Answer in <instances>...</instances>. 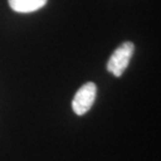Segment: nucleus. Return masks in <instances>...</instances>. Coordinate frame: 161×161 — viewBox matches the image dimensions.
<instances>
[{
	"instance_id": "7ed1b4c3",
	"label": "nucleus",
	"mask_w": 161,
	"mask_h": 161,
	"mask_svg": "<svg viewBox=\"0 0 161 161\" xmlns=\"http://www.w3.org/2000/svg\"><path fill=\"white\" fill-rule=\"evenodd\" d=\"M48 0H8L13 11L17 13H32L42 8Z\"/></svg>"
},
{
	"instance_id": "f257e3e1",
	"label": "nucleus",
	"mask_w": 161,
	"mask_h": 161,
	"mask_svg": "<svg viewBox=\"0 0 161 161\" xmlns=\"http://www.w3.org/2000/svg\"><path fill=\"white\" fill-rule=\"evenodd\" d=\"M134 52V45L131 42L123 43L114 52L111 54L107 63V70L115 77L122 76L130 63V59Z\"/></svg>"
},
{
	"instance_id": "f03ea898",
	"label": "nucleus",
	"mask_w": 161,
	"mask_h": 161,
	"mask_svg": "<svg viewBox=\"0 0 161 161\" xmlns=\"http://www.w3.org/2000/svg\"><path fill=\"white\" fill-rule=\"evenodd\" d=\"M97 86L94 82H87L77 91L72 102V107L76 114L83 115L90 110L96 99Z\"/></svg>"
}]
</instances>
